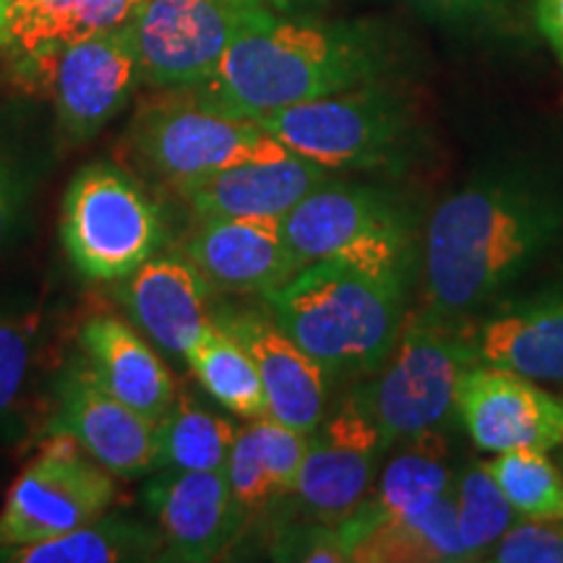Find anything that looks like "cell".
Segmentation results:
<instances>
[{
	"label": "cell",
	"mask_w": 563,
	"mask_h": 563,
	"mask_svg": "<svg viewBox=\"0 0 563 563\" xmlns=\"http://www.w3.org/2000/svg\"><path fill=\"white\" fill-rule=\"evenodd\" d=\"M563 228V201L525 173L483 175L431 214L422 277L435 313L483 308L517 282Z\"/></svg>",
	"instance_id": "obj_1"
},
{
	"label": "cell",
	"mask_w": 563,
	"mask_h": 563,
	"mask_svg": "<svg viewBox=\"0 0 563 563\" xmlns=\"http://www.w3.org/2000/svg\"><path fill=\"white\" fill-rule=\"evenodd\" d=\"M384 63V45L365 26L266 13L230 42L214 74L194 91L230 115L258 121L373 84Z\"/></svg>",
	"instance_id": "obj_2"
},
{
	"label": "cell",
	"mask_w": 563,
	"mask_h": 563,
	"mask_svg": "<svg viewBox=\"0 0 563 563\" xmlns=\"http://www.w3.org/2000/svg\"><path fill=\"white\" fill-rule=\"evenodd\" d=\"M405 285L319 262L302 266L264 300L282 332L321 365L329 382L376 373L389 357L405 323Z\"/></svg>",
	"instance_id": "obj_3"
},
{
	"label": "cell",
	"mask_w": 563,
	"mask_h": 563,
	"mask_svg": "<svg viewBox=\"0 0 563 563\" xmlns=\"http://www.w3.org/2000/svg\"><path fill=\"white\" fill-rule=\"evenodd\" d=\"M475 363L473 340L431 308L402 323L389 357L371 384L357 386L355 397L391 449L412 435L452 426L460 378Z\"/></svg>",
	"instance_id": "obj_4"
},
{
	"label": "cell",
	"mask_w": 563,
	"mask_h": 563,
	"mask_svg": "<svg viewBox=\"0 0 563 563\" xmlns=\"http://www.w3.org/2000/svg\"><path fill=\"white\" fill-rule=\"evenodd\" d=\"M165 91V97L136 112L129 144L139 165L175 191L228 167L277 162L292 154L258 121L230 115L201 100L194 89Z\"/></svg>",
	"instance_id": "obj_5"
},
{
	"label": "cell",
	"mask_w": 563,
	"mask_h": 563,
	"mask_svg": "<svg viewBox=\"0 0 563 563\" xmlns=\"http://www.w3.org/2000/svg\"><path fill=\"white\" fill-rule=\"evenodd\" d=\"M282 232L300 266L336 262L407 282L410 222L382 188L329 178L282 220Z\"/></svg>",
	"instance_id": "obj_6"
},
{
	"label": "cell",
	"mask_w": 563,
	"mask_h": 563,
	"mask_svg": "<svg viewBox=\"0 0 563 563\" xmlns=\"http://www.w3.org/2000/svg\"><path fill=\"white\" fill-rule=\"evenodd\" d=\"M285 150L327 170H384L402 165L412 125L391 91L376 81L282 108L258 118Z\"/></svg>",
	"instance_id": "obj_7"
},
{
	"label": "cell",
	"mask_w": 563,
	"mask_h": 563,
	"mask_svg": "<svg viewBox=\"0 0 563 563\" xmlns=\"http://www.w3.org/2000/svg\"><path fill=\"white\" fill-rule=\"evenodd\" d=\"M60 241L87 282H123L162 245L157 203L112 165H89L63 196Z\"/></svg>",
	"instance_id": "obj_8"
},
{
	"label": "cell",
	"mask_w": 563,
	"mask_h": 563,
	"mask_svg": "<svg viewBox=\"0 0 563 563\" xmlns=\"http://www.w3.org/2000/svg\"><path fill=\"white\" fill-rule=\"evenodd\" d=\"M19 84L51 97L60 129L89 141L121 115L141 81L131 26L11 60Z\"/></svg>",
	"instance_id": "obj_9"
},
{
	"label": "cell",
	"mask_w": 563,
	"mask_h": 563,
	"mask_svg": "<svg viewBox=\"0 0 563 563\" xmlns=\"http://www.w3.org/2000/svg\"><path fill=\"white\" fill-rule=\"evenodd\" d=\"M112 477L68 433L53 431L11 485L0 511V548L58 538L108 514L118 496Z\"/></svg>",
	"instance_id": "obj_10"
},
{
	"label": "cell",
	"mask_w": 563,
	"mask_h": 563,
	"mask_svg": "<svg viewBox=\"0 0 563 563\" xmlns=\"http://www.w3.org/2000/svg\"><path fill=\"white\" fill-rule=\"evenodd\" d=\"M266 11L245 0H144L129 26L141 81L194 89L214 74L230 42Z\"/></svg>",
	"instance_id": "obj_11"
},
{
	"label": "cell",
	"mask_w": 563,
	"mask_h": 563,
	"mask_svg": "<svg viewBox=\"0 0 563 563\" xmlns=\"http://www.w3.org/2000/svg\"><path fill=\"white\" fill-rule=\"evenodd\" d=\"M456 418L481 452L563 446V399L496 365L475 363L462 373Z\"/></svg>",
	"instance_id": "obj_12"
},
{
	"label": "cell",
	"mask_w": 563,
	"mask_h": 563,
	"mask_svg": "<svg viewBox=\"0 0 563 563\" xmlns=\"http://www.w3.org/2000/svg\"><path fill=\"white\" fill-rule=\"evenodd\" d=\"M53 428L115 477L157 473V422L112 397L87 361L70 363L58 384Z\"/></svg>",
	"instance_id": "obj_13"
},
{
	"label": "cell",
	"mask_w": 563,
	"mask_h": 563,
	"mask_svg": "<svg viewBox=\"0 0 563 563\" xmlns=\"http://www.w3.org/2000/svg\"><path fill=\"white\" fill-rule=\"evenodd\" d=\"M146 506L159 525L167 561H214L245 522L224 470H159L146 485Z\"/></svg>",
	"instance_id": "obj_14"
},
{
	"label": "cell",
	"mask_w": 563,
	"mask_h": 563,
	"mask_svg": "<svg viewBox=\"0 0 563 563\" xmlns=\"http://www.w3.org/2000/svg\"><path fill=\"white\" fill-rule=\"evenodd\" d=\"M211 321L251 352L272 418L311 435L327 412V373L321 365L282 332L272 313L217 308Z\"/></svg>",
	"instance_id": "obj_15"
},
{
	"label": "cell",
	"mask_w": 563,
	"mask_h": 563,
	"mask_svg": "<svg viewBox=\"0 0 563 563\" xmlns=\"http://www.w3.org/2000/svg\"><path fill=\"white\" fill-rule=\"evenodd\" d=\"M186 256L211 290L230 295L264 298L302 269L279 220H199Z\"/></svg>",
	"instance_id": "obj_16"
},
{
	"label": "cell",
	"mask_w": 563,
	"mask_h": 563,
	"mask_svg": "<svg viewBox=\"0 0 563 563\" xmlns=\"http://www.w3.org/2000/svg\"><path fill=\"white\" fill-rule=\"evenodd\" d=\"M209 290V282L191 258L154 253L123 279L121 302L129 321L154 347L173 357H186L211 321Z\"/></svg>",
	"instance_id": "obj_17"
},
{
	"label": "cell",
	"mask_w": 563,
	"mask_h": 563,
	"mask_svg": "<svg viewBox=\"0 0 563 563\" xmlns=\"http://www.w3.org/2000/svg\"><path fill=\"white\" fill-rule=\"evenodd\" d=\"M329 180L327 167L298 154L249 162L178 188L199 220H285L308 194Z\"/></svg>",
	"instance_id": "obj_18"
},
{
	"label": "cell",
	"mask_w": 563,
	"mask_h": 563,
	"mask_svg": "<svg viewBox=\"0 0 563 563\" xmlns=\"http://www.w3.org/2000/svg\"><path fill=\"white\" fill-rule=\"evenodd\" d=\"M477 363L563 384V285L498 306L473 340Z\"/></svg>",
	"instance_id": "obj_19"
},
{
	"label": "cell",
	"mask_w": 563,
	"mask_h": 563,
	"mask_svg": "<svg viewBox=\"0 0 563 563\" xmlns=\"http://www.w3.org/2000/svg\"><path fill=\"white\" fill-rule=\"evenodd\" d=\"M84 361L112 397L150 420H162L178 389L154 344L118 316H91L81 327Z\"/></svg>",
	"instance_id": "obj_20"
},
{
	"label": "cell",
	"mask_w": 563,
	"mask_h": 563,
	"mask_svg": "<svg viewBox=\"0 0 563 563\" xmlns=\"http://www.w3.org/2000/svg\"><path fill=\"white\" fill-rule=\"evenodd\" d=\"M399 443L402 449L382 470L373 493L336 522V534H340L344 553L352 540L378 519L415 514L452 490L454 475L443 431H428Z\"/></svg>",
	"instance_id": "obj_21"
},
{
	"label": "cell",
	"mask_w": 563,
	"mask_h": 563,
	"mask_svg": "<svg viewBox=\"0 0 563 563\" xmlns=\"http://www.w3.org/2000/svg\"><path fill=\"white\" fill-rule=\"evenodd\" d=\"M144 0H0V51L24 58L129 24Z\"/></svg>",
	"instance_id": "obj_22"
},
{
	"label": "cell",
	"mask_w": 563,
	"mask_h": 563,
	"mask_svg": "<svg viewBox=\"0 0 563 563\" xmlns=\"http://www.w3.org/2000/svg\"><path fill=\"white\" fill-rule=\"evenodd\" d=\"M350 561L363 563H456L473 561L456 522L454 485L439 501L402 517L373 522L347 545Z\"/></svg>",
	"instance_id": "obj_23"
},
{
	"label": "cell",
	"mask_w": 563,
	"mask_h": 563,
	"mask_svg": "<svg viewBox=\"0 0 563 563\" xmlns=\"http://www.w3.org/2000/svg\"><path fill=\"white\" fill-rule=\"evenodd\" d=\"M378 456L376 449L313 431L292 493L316 519L340 522L368 496Z\"/></svg>",
	"instance_id": "obj_24"
},
{
	"label": "cell",
	"mask_w": 563,
	"mask_h": 563,
	"mask_svg": "<svg viewBox=\"0 0 563 563\" xmlns=\"http://www.w3.org/2000/svg\"><path fill=\"white\" fill-rule=\"evenodd\" d=\"M162 559V534L133 519L97 517L58 538L0 548L9 563H121Z\"/></svg>",
	"instance_id": "obj_25"
},
{
	"label": "cell",
	"mask_w": 563,
	"mask_h": 563,
	"mask_svg": "<svg viewBox=\"0 0 563 563\" xmlns=\"http://www.w3.org/2000/svg\"><path fill=\"white\" fill-rule=\"evenodd\" d=\"M183 361L224 410L249 420L269 415L262 376L251 352L214 321H209Z\"/></svg>",
	"instance_id": "obj_26"
},
{
	"label": "cell",
	"mask_w": 563,
	"mask_h": 563,
	"mask_svg": "<svg viewBox=\"0 0 563 563\" xmlns=\"http://www.w3.org/2000/svg\"><path fill=\"white\" fill-rule=\"evenodd\" d=\"M238 428L211 412L194 397H175L170 410L157 420V473L159 470H224Z\"/></svg>",
	"instance_id": "obj_27"
},
{
	"label": "cell",
	"mask_w": 563,
	"mask_h": 563,
	"mask_svg": "<svg viewBox=\"0 0 563 563\" xmlns=\"http://www.w3.org/2000/svg\"><path fill=\"white\" fill-rule=\"evenodd\" d=\"M493 481L527 519H563V473L548 452L511 449L485 464Z\"/></svg>",
	"instance_id": "obj_28"
},
{
	"label": "cell",
	"mask_w": 563,
	"mask_h": 563,
	"mask_svg": "<svg viewBox=\"0 0 563 563\" xmlns=\"http://www.w3.org/2000/svg\"><path fill=\"white\" fill-rule=\"evenodd\" d=\"M454 501L462 543L473 561H485V553L519 519L485 464H470L454 477Z\"/></svg>",
	"instance_id": "obj_29"
},
{
	"label": "cell",
	"mask_w": 563,
	"mask_h": 563,
	"mask_svg": "<svg viewBox=\"0 0 563 563\" xmlns=\"http://www.w3.org/2000/svg\"><path fill=\"white\" fill-rule=\"evenodd\" d=\"M249 433L253 443H256L258 460H262L266 475L272 477L279 496L292 493L302 456H306L308 449V435L295 431V428H287L285 422L274 420L272 415L253 420L249 426Z\"/></svg>",
	"instance_id": "obj_30"
},
{
	"label": "cell",
	"mask_w": 563,
	"mask_h": 563,
	"mask_svg": "<svg viewBox=\"0 0 563 563\" xmlns=\"http://www.w3.org/2000/svg\"><path fill=\"white\" fill-rule=\"evenodd\" d=\"M496 563H563V519L519 517L485 553Z\"/></svg>",
	"instance_id": "obj_31"
},
{
	"label": "cell",
	"mask_w": 563,
	"mask_h": 563,
	"mask_svg": "<svg viewBox=\"0 0 563 563\" xmlns=\"http://www.w3.org/2000/svg\"><path fill=\"white\" fill-rule=\"evenodd\" d=\"M224 475H228L232 496L243 506L245 514L262 509V506L279 496L272 477L266 475L262 460H258L256 443H253L249 428L238 431L235 441H232L228 464H224Z\"/></svg>",
	"instance_id": "obj_32"
},
{
	"label": "cell",
	"mask_w": 563,
	"mask_h": 563,
	"mask_svg": "<svg viewBox=\"0 0 563 563\" xmlns=\"http://www.w3.org/2000/svg\"><path fill=\"white\" fill-rule=\"evenodd\" d=\"M32 363V332L26 323L0 316V415L9 412L24 389Z\"/></svg>",
	"instance_id": "obj_33"
},
{
	"label": "cell",
	"mask_w": 563,
	"mask_h": 563,
	"mask_svg": "<svg viewBox=\"0 0 563 563\" xmlns=\"http://www.w3.org/2000/svg\"><path fill=\"white\" fill-rule=\"evenodd\" d=\"M272 555L277 561H347V553L342 551L336 527L327 525H302L279 532V540L274 543Z\"/></svg>",
	"instance_id": "obj_34"
},
{
	"label": "cell",
	"mask_w": 563,
	"mask_h": 563,
	"mask_svg": "<svg viewBox=\"0 0 563 563\" xmlns=\"http://www.w3.org/2000/svg\"><path fill=\"white\" fill-rule=\"evenodd\" d=\"M407 3L428 19L456 21V19L481 16L485 11L498 9L504 0H407Z\"/></svg>",
	"instance_id": "obj_35"
},
{
	"label": "cell",
	"mask_w": 563,
	"mask_h": 563,
	"mask_svg": "<svg viewBox=\"0 0 563 563\" xmlns=\"http://www.w3.org/2000/svg\"><path fill=\"white\" fill-rule=\"evenodd\" d=\"M534 24L563 66V0H532Z\"/></svg>",
	"instance_id": "obj_36"
},
{
	"label": "cell",
	"mask_w": 563,
	"mask_h": 563,
	"mask_svg": "<svg viewBox=\"0 0 563 563\" xmlns=\"http://www.w3.org/2000/svg\"><path fill=\"white\" fill-rule=\"evenodd\" d=\"M16 201L19 191L16 183H13V175L0 165V241H3L5 232L11 230L13 217H16Z\"/></svg>",
	"instance_id": "obj_37"
},
{
	"label": "cell",
	"mask_w": 563,
	"mask_h": 563,
	"mask_svg": "<svg viewBox=\"0 0 563 563\" xmlns=\"http://www.w3.org/2000/svg\"><path fill=\"white\" fill-rule=\"evenodd\" d=\"M274 16H311L313 9H319L323 0H245Z\"/></svg>",
	"instance_id": "obj_38"
},
{
	"label": "cell",
	"mask_w": 563,
	"mask_h": 563,
	"mask_svg": "<svg viewBox=\"0 0 563 563\" xmlns=\"http://www.w3.org/2000/svg\"><path fill=\"white\" fill-rule=\"evenodd\" d=\"M5 58H11V55H9V53H3V51H0V60H5Z\"/></svg>",
	"instance_id": "obj_39"
},
{
	"label": "cell",
	"mask_w": 563,
	"mask_h": 563,
	"mask_svg": "<svg viewBox=\"0 0 563 563\" xmlns=\"http://www.w3.org/2000/svg\"><path fill=\"white\" fill-rule=\"evenodd\" d=\"M559 449H563V446H559ZM561 467H563V452H561Z\"/></svg>",
	"instance_id": "obj_40"
}]
</instances>
